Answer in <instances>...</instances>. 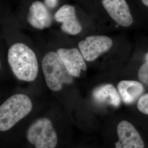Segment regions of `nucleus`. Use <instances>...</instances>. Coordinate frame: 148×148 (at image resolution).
<instances>
[{
  "label": "nucleus",
  "instance_id": "f257e3e1",
  "mask_svg": "<svg viewBox=\"0 0 148 148\" xmlns=\"http://www.w3.org/2000/svg\"><path fill=\"white\" fill-rule=\"evenodd\" d=\"M8 62L16 77L24 81H32L38 72L37 58L34 51L27 45L16 43L8 52Z\"/></svg>",
  "mask_w": 148,
  "mask_h": 148
},
{
  "label": "nucleus",
  "instance_id": "7ed1b4c3",
  "mask_svg": "<svg viewBox=\"0 0 148 148\" xmlns=\"http://www.w3.org/2000/svg\"><path fill=\"white\" fill-rule=\"evenodd\" d=\"M42 66L46 85L53 91H59L63 85H69L73 81V76L57 53L50 51L46 53L43 58Z\"/></svg>",
  "mask_w": 148,
  "mask_h": 148
},
{
  "label": "nucleus",
  "instance_id": "20e7f679",
  "mask_svg": "<svg viewBox=\"0 0 148 148\" xmlns=\"http://www.w3.org/2000/svg\"><path fill=\"white\" fill-rule=\"evenodd\" d=\"M27 140L35 148H56L58 136L48 119H38L32 123L27 133Z\"/></svg>",
  "mask_w": 148,
  "mask_h": 148
},
{
  "label": "nucleus",
  "instance_id": "f3484780",
  "mask_svg": "<svg viewBox=\"0 0 148 148\" xmlns=\"http://www.w3.org/2000/svg\"><path fill=\"white\" fill-rule=\"evenodd\" d=\"M145 59L146 62L148 61V52L145 55Z\"/></svg>",
  "mask_w": 148,
  "mask_h": 148
},
{
  "label": "nucleus",
  "instance_id": "9d476101",
  "mask_svg": "<svg viewBox=\"0 0 148 148\" xmlns=\"http://www.w3.org/2000/svg\"><path fill=\"white\" fill-rule=\"evenodd\" d=\"M27 20L32 27L42 30L51 25V14L47 7L41 1H35L30 5Z\"/></svg>",
  "mask_w": 148,
  "mask_h": 148
},
{
  "label": "nucleus",
  "instance_id": "39448f33",
  "mask_svg": "<svg viewBox=\"0 0 148 148\" xmlns=\"http://www.w3.org/2000/svg\"><path fill=\"white\" fill-rule=\"evenodd\" d=\"M112 46L110 37L95 35L86 37L79 42L78 46L86 62H92L108 52Z\"/></svg>",
  "mask_w": 148,
  "mask_h": 148
},
{
  "label": "nucleus",
  "instance_id": "ddd939ff",
  "mask_svg": "<svg viewBox=\"0 0 148 148\" xmlns=\"http://www.w3.org/2000/svg\"><path fill=\"white\" fill-rule=\"evenodd\" d=\"M138 77L140 82L148 86V61L140 67L138 73Z\"/></svg>",
  "mask_w": 148,
  "mask_h": 148
},
{
  "label": "nucleus",
  "instance_id": "2eb2a0df",
  "mask_svg": "<svg viewBox=\"0 0 148 148\" xmlns=\"http://www.w3.org/2000/svg\"><path fill=\"white\" fill-rule=\"evenodd\" d=\"M45 5L49 8H54L58 4V0H44Z\"/></svg>",
  "mask_w": 148,
  "mask_h": 148
},
{
  "label": "nucleus",
  "instance_id": "9b49d317",
  "mask_svg": "<svg viewBox=\"0 0 148 148\" xmlns=\"http://www.w3.org/2000/svg\"><path fill=\"white\" fill-rule=\"evenodd\" d=\"M117 90L125 104H132L141 97L144 92V87L139 81L122 80L118 84Z\"/></svg>",
  "mask_w": 148,
  "mask_h": 148
},
{
  "label": "nucleus",
  "instance_id": "dca6fc26",
  "mask_svg": "<svg viewBox=\"0 0 148 148\" xmlns=\"http://www.w3.org/2000/svg\"><path fill=\"white\" fill-rule=\"evenodd\" d=\"M141 1L144 5L148 7V0H141Z\"/></svg>",
  "mask_w": 148,
  "mask_h": 148
},
{
  "label": "nucleus",
  "instance_id": "1a4fd4ad",
  "mask_svg": "<svg viewBox=\"0 0 148 148\" xmlns=\"http://www.w3.org/2000/svg\"><path fill=\"white\" fill-rule=\"evenodd\" d=\"M55 20L62 23L61 29L64 32L72 35L79 34L82 26L78 21L74 6L65 5L61 7L54 15Z\"/></svg>",
  "mask_w": 148,
  "mask_h": 148
},
{
  "label": "nucleus",
  "instance_id": "4468645a",
  "mask_svg": "<svg viewBox=\"0 0 148 148\" xmlns=\"http://www.w3.org/2000/svg\"><path fill=\"white\" fill-rule=\"evenodd\" d=\"M138 110L143 114L148 115V93L141 96L137 102Z\"/></svg>",
  "mask_w": 148,
  "mask_h": 148
},
{
  "label": "nucleus",
  "instance_id": "6e6552de",
  "mask_svg": "<svg viewBox=\"0 0 148 148\" xmlns=\"http://www.w3.org/2000/svg\"><path fill=\"white\" fill-rule=\"evenodd\" d=\"M57 53L73 77H79L82 70H87L86 60L80 51L77 48H59Z\"/></svg>",
  "mask_w": 148,
  "mask_h": 148
},
{
  "label": "nucleus",
  "instance_id": "f8f14e48",
  "mask_svg": "<svg viewBox=\"0 0 148 148\" xmlns=\"http://www.w3.org/2000/svg\"><path fill=\"white\" fill-rule=\"evenodd\" d=\"M93 98L97 103L119 107L121 98L119 91L111 84H104L95 88L93 91Z\"/></svg>",
  "mask_w": 148,
  "mask_h": 148
},
{
  "label": "nucleus",
  "instance_id": "f03ea898",
  "mask_svg": "<svg viewBox=\"0 0 148 148\" xmlns=\"http://www.w3.org/2000/svg\"><path fill=\"white\" fill-rule=\"evenodd\" d=\"M32 104L28 96L12 95L0 106V131H8L32 111Z\"/></svg>",
  "mask_w": 148,
  "mask_h": 148
},
{
  "label": "nucleus",
  "instance_id": "0eeeda50",
  "mask_svg": "<svg viewBox=\"0 0 148 148\" xmlns=\"http://www.w3.org/2000/svg\"><path fill=\"white\" fill-rule=\"evenodd\" d=\"M101 3L109 15L118 25L128 27L132 24L133 18L125 0H102Z\"/></svg>",
  "mask_w": 148,
  "mask_h": 148
},
{
  "label": "nucleus",
  "instance_id": "423d86ee",
  "mask_svg": "<svg viewBox=\"0 0 148 148\" xmlns=\"http://www.w3.org/2000/svg\"><path fill=\"white\" fill-rule=\"evenodd\" d=\"M117 133L119 140L115 143V148H144L143 138L131 122H120Z\"/></svg>",
  "mask_w": 148,
  "mask_h": 148
}]
</instances>
